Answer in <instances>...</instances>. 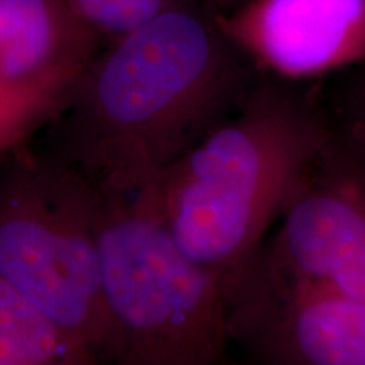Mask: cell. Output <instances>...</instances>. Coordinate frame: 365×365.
<instances>
[{
	"label": "cell",
	"mask_w": 365,
	"mask_h": 365,
	"mask_svg": "<svg viewBox=\"0 0 365 365\" xmlns=\"http://www.w3.org/2000/svg\"><path fill=\"white\" fill-rule=\"evenodd\" d=\"M252 63L195 4L112 39L54 122L56 153L105 196H135L239 107Z\"/></svg>",
	"instance_id": "1"
},
{
	"label": "cell",
	"mask_w": 365,
	"mask_h": 365,
	"mask_svg": "<svg viewBox=\"0 0 365 365\" xmlns=\"http://www.w3.org/2000/svg\"><path fill=\"white\" fill-rule=\"evenodd\" d=\"M333 134L307 93L282 80L255 83L145 193L178 245L232 298Z\"/></svg>",
	"instance_id": "2"
},
{
	"label": "cell",
	"mask_w": 365,
	"mask_h": 365,
	"mask_svg": "<svg viewBox=\"0 0 365 365\" xmlns=\"http://www.w3.org/2000/svg\"><path fill=\"white\" fill-rule=\"evenodd\" d=\"M103 193L51 153L24 145L0 170V276L43 312L71 357L113 365L103 301L100 220Z\"/></svg>",
	"instance_id": "3"
},
{
	"label": "cell",
	"mask_w": 365,
	"mask_h": 365,
	"mask_svg": "<svg viewBox=\"0 0 365 365\" xmlns=\"http://www.w3.org/2000/svg\"><path fill=\"white\" fill-rule=\"evenodd\" d=\"M103 301L113 365H228L230 294L173 239L149 195H103Z\"/></svg>",
	"instance_id": "4"
},
{
	"label": "cell",
	"mask_w": 365,
	"mask_h": 365,
	"mask_svg": "<svg viewBox=\"0 0 365 365\" xmlns=\"http://www.w3.org/2000/svg\"><path fill=\"white\" fill-rule=\"evenodd\" d=\"M228 327L257 365H365V303L261 259L232 293Z\"/></svg>",
	"instance_id": "5"
},
{
	"label": "cell",
	"mask_w": 365,
	"mask_h": 365,
	"mask_svg": "<svg viewBox=\"0 0 365 365\" xmlns=\"http://www.w3.org/2000/svg\"><path fill=\"white\" fill-rule=\"evenodd\" d=\"M257 259L365 303V154L335 132Z\"/></svg>",
	"instance_id": "6"
},
{
	"label": "cell",
	"mask_w": 365,
	"mask_h": 365,
	"mask_svg": "<svg viewBox=\"0 0 365 365\" xmlns=\"http://www.w3.org/2000/svg\"><path fill=\"white\" fill-rule=\"evenodd\" d=\"M213 19L252 65L289 83L365 59V0H245Z\"/></svg>",
	"instance_id": "7"
},
{
	"label": "cell",
	"mask_w": 365,
	"mask_h": 365,
	"mask_svg": "<svg viewBox=\"0 0 365 365\" xmlns=\"http://www.w3.org/2000/svg\"><path fill=\"white\" fill-rule=\"evenodd\" d=\"M100 39L68 0H0V81L83 70Z\"/></svg>",
	"instance_id": "8"
},
{
	"label": "cell",
	"mask_w": 365,
	"mask_h": 365,
	"mask_svg": "<svg viewBox=\"0 0 365 365\" xmlns=\"http://www.w3.org/2000/svg\"><path fill=\"white\" fill-rule=\"evenodd\" d=\"M73 359L58 327L0 276V365H61Z\"/></svg>",
	"instance_id": "9"
},
{
	"label": "cell",
	"mask_w": 365,
	"mask_h": 365,
	"mask_svg": "<svg viewBox=\"0 0 365 365\" xmlns=\"http://www.w3.org/2000/svg\"><path fill=\"white\" fill-rule=\"evenodd\" d=\"M83 70L29 83L0 81V153L21 148L41 127L53 124L70 103Z\"/></svg>",
	"instance_id": "10"
},
{
	"label": "cell",
	"mask_w": 365,
	"mask_h": 365,
	"mask_svg": "<svg viewBox=\"0 0 365 365\" xmlns=\"http://www.w3.org/2000/svg\"><path fill=\"white\" fill-rule=\"evenodd\" d=\"M100 38L115 39L159 14L191 6L193 0H68Z\"/></svg>",
	"instance_id": "11"
},
{
	"label": "cell",
	"mask_w": 365,
	"mask_h": 365,
	"mask_svg": "<svg viewBox=\"0 0 365 365\" xmlns=\"http://www.w3.org/2000/svg\"><path fill=\"white\" fill-rule=\"evenodd\" d=\"M331 124L341 139L365 154V59L346 70Z\"/></svg>",
	"instance_id": "12"
},
{
	"label": "cell",
	"mask_w": 365,
	"mask_h": 365,
	"mask_svg": "<svg viewBox=\"0 0 365 365\" xmlns=\"http://www.w3.org/2000/svg\"><path fill=\"white\" fill-rule=\"evenodd\" d=\"M213 6L217 7V12H225V11H230V9H234L239 6V4L245 2V0H212Z\"/></svg>",
	"instance_id": "13"
},
{
	"label": "cell",
	"mask_w": 365,
	"mask_h": 365,
	"mask_svg": "<svg viewBox=\"0 0 365 365\" xmlns=\"http://www.w3.org/2000/svg\"><path fill=\"white\" fill-rule=\"evenodd\" d=\"M61 365H90V364H85V362H80V360H73V359H66L65 362Z\"/></svg>",
	"instance_id": "14"
},
{
	"label": "cell",
	"mask_w": 365,
	"mask_h": 365,
	"mask_svg": "<svg viewBox=\"0 0 365 365\" xmlns=\"http://www.w3.org/2000/svg\"><path fill=\"white\" fill-rule=\"evenodd\" d=\"M228 365H240V364H235V362H232V360H230V364H228Z\"/></svg>",
	"instance_id": "15"
}]
</instances>
